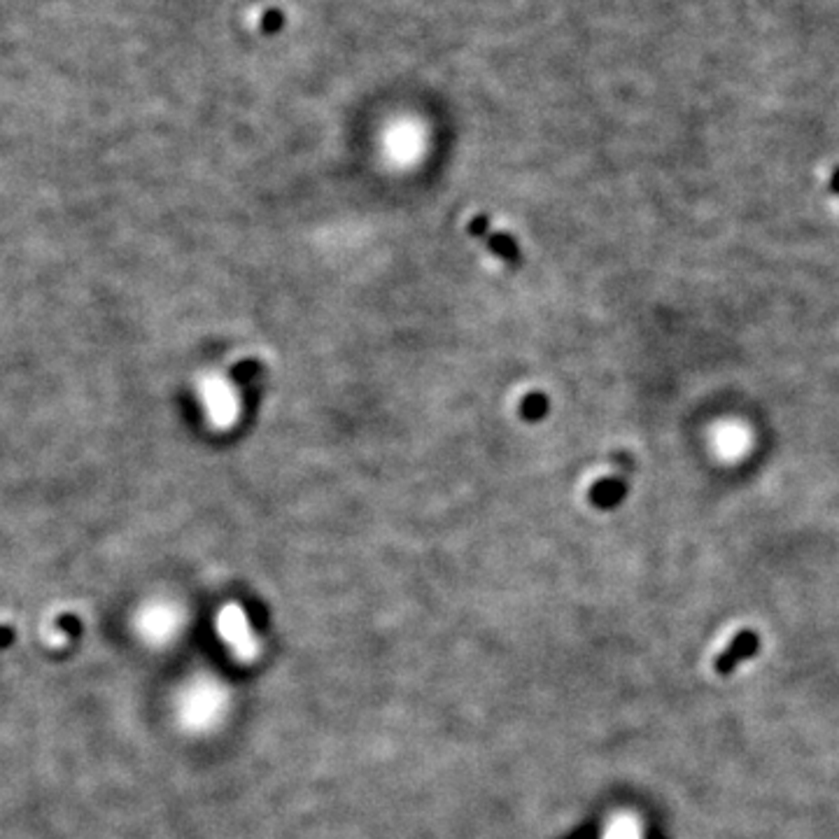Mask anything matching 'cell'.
<instances>
[{
  "label": "cell",
  "mask_w": 839,
  "mask_h": 839,
  "mask_svg": "<svg viewBox=\"0 0 839 839\" xmlns=\"http://www.w3.org/2000/svg\"><path fill=\"white\" fill-rule=\"evenodd\" d=\"M226 709V688L210 678H198L180 695L178 716L192 730H204L222 718Z\"/></svg>",
  "instance_id": "obj_1"
},
{
  "label": "cell",
  "mask_w": 839,
  "mask_h": 839,
  "mask_svg": "<svg viewBox=\"0 0 839 839\" xmlns=\"http://www.w3.org/2000/svg\"><path fill=\"white\" fill-rule=\"evenodd\" d=\"M219 639L231 648L236 660L240 662H252L259 655V642H257L255 632H252L250 621H247L246 609L240 604H226L219 609L217 621Z\"/></svg>",
  "instance_id": "obj_2"
},
{
  "label": "cell",
  "mask_w": 839,
  "mask_h": 839,
  "mask_svg": "<svg viewBox=\"0 0 839 839\" xmlns=\"http://www.w3.org/2000/svg\"><path fill=\"white\" fill-rule=\"evenodd\" d=\"M758 648H760V639H758L756 632H753V630H741L739 634H737L735 639H732V642L728 644V646H725V651L720 653L718 657H716V662H714L716 672H718V674H730L732 669H735L737 665H739V662L750 660V657L756 655Z\"/></svg>",
  "instance_id": "obj_3"
},
{
  "label": "cell",
  "mask_w": 839,
  "mask_h": 839,
  "mask_svg": "<svg viewBox=\"0 0 839 839\" xmlns=\"http://www.w3.org/2000/svg\"><path fill=\"white\" fill-rule=\"evenodd\" d=\"M138 625H141V632H142V639H145V642H150V644H166L168 639H171L173 634H175V630H178V625H180V618L178 615H173L171 611H157V614H142L141 615V621H138Z\"/></svg>",
  "instance_id": "obj_4"
},
{
  "label": "cell",
  "mask_w": 839,
  "mask_h": 839,
  "mask_svg": "<svg viewBox=\"0 0 839 839\" xmlns=\"http://www.w3.org/2000/svg\"><path fill=\"white\" fill-rule=\"evenodd\" d=\"M201 390H204V399L208 404L210 417L217 425H229L234 420V399H231L225 383L208 381Z\"/></svg>",
  "instance_id": "obj_5"
},
{
  "label": "cell",
  "mask_w": 839,
  "mask_h": 839,
  "mask_svg": "<svg viewBox=\"0 0 839 839\" xmlns=\"http://www.w3.org/2000/svg\"><path fill=\"white\" fill-rule=\"evenodd\" d=\"M471 231H474L476 236H483L485 243H488L497 255L506 257V259H518L516 243L504 234H492L488 219H476V222H471Z\"/></svg>",
  "instance_id": "obj_6"
},
{
  "label": "cell",
  "mask_w": 839,
  "mask_h": 839,
  "mask_svg": "<svg viewBox=\"0 0 839 839\" xmlns=\"http://www.w3.org/2000/svg\"><path fill=\"white\" fill-rule=\"evenodd\" d=\"M602 839H642V834H639V828H636V823L630 816H615L606 825Z\"/></svg>",
  "instance_id": "obj_7"
},
{
  "label": "cell",
  "mask_w": 839,
  "mask_h": 839,
  "mask_svg": "<svg viewBox=\"0 0 839 839\" xmlns=\"http://www.w3.org/2000/svg\"><path fill=\"white\" fill-rule=\"evenodd\" d=\"M830 189H833V194H839V168L833 173V180H830Z\"/></svg>",
  "instance_id": "obj_8"
}]
</instances>
